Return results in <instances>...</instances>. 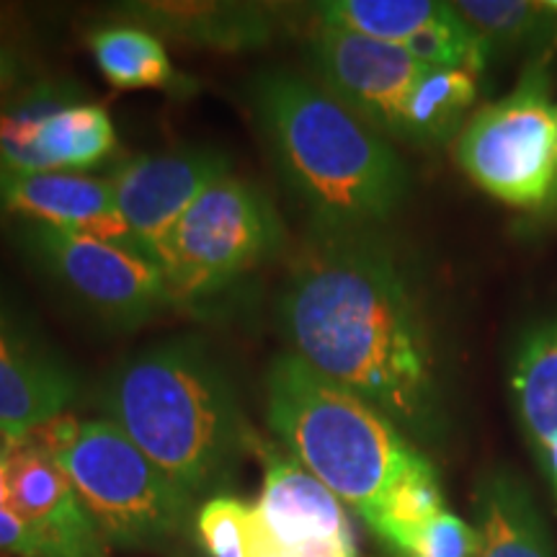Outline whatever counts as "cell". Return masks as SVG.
Returning <instances> with one entry per match:
<instances>
[{"mask_svg":"<svg viewBox=\"0 0 557 557\" xmlns=\"http://www.w3.org/2000/svg\"><path fill=\"white\" fill-rule=\"evenodd\" d=\"M292 354L398 429L438 426L436 359L410 287L372 233L312 230L278 297Z\"/></svg>","mask_w":557,"mask_h":557,"instance_id":"1","label":"cell"},{"mask_svg":"<svg viewBox=\"0 0 557 557\" xmlns=\"http://www.w3.org/2000/svg\"><path fill=\"white\" fill-rule=\"evenodd\" d=\"M248 99L284 184L315 230L372 233L398 212L408 194L398 152L318 81L269 67L250 83Z\"/></svg>","mask_w":557,"mask_h":557,"instance_id":"2","label":"cell"},{"mask_svg":"<svg viewBox=\"0 0 557 557\" xmlns=\"http://www.w3.org/2000/svg\"><path fill=\"white\" fill-rule=\"evenodd\" d=\"M99 408L189 496L225 485L253 447L238 389L199 336H176L116 364Z\"/></svg>","mask_w":557,"mask_h":557,"instance_id":"3","label":"cell"},{"mask_svg":"<svg viewBox=\"0 0 557 557\" xmlns=\"http://www.w3.org/2000/svg\"><path fill=\"white\" fill-rule=\"evenodd\" d=\"M267 421L289 455L361 517L423 457L382 410L292 351L269 367Z\"/></svg>","mask_w":557,"mask_h":557,"instance_id":"4","label":"cell"},{"mask_svg":"<svg viewBox=\"0 0 557 557\" xmlns=\"http://www.w3.org/2000/svg\"><path fill=\"white\" fill-rule=\"evenodd\" d=\"M34 434L58 459L109 545L150 549L181 534L191 496L109 418L75 421L65 413Z\"/></svg>","mask_w":557,"mask_h":557,"instance_id":"5","label":"cell"},{"mask_svg":"<svg viewBox=\"0 0 557 557\" xmlns=\"http://www.w3.org/2000/svg\"><path fill=\"white\" fill-rule=\"evenodd\" d=\"M284 246V225L259 186L222 176L158 240L152 261L163 271L171 305L218 302L256 274Z\"/></svg>","mask_w":557,"mask_h":557,"instance_id":"6","label":"cell"},{"mask_svg":"<svg viewBox=\"0 0 557 557\" xmlns=\"http://www.w3.org/2000/svg\"><path fill=\"white\" fill-rule=\"evenodd\" d=\"M11 235L70 308L103 329L137 331L171 305L163 271L135 248L52 225H13Z\"/></svg>","mask_w":557,"mask_h":557,"instance_id":"7","label":"cell"},{"mask_svg":"<svg viewBox=\"0 0 557 557\" xmlns=\"http://www.w3.org/2000/svg\"><path fill=\"white\" fill-rule=\"evenodd\" d=\"M457 160L480 189L513 207L553 205L557 186V107L549 75L532 62L517 88L465 124Z\"/></svg>","mask_w":557,"mask_h":557,"instance_id":"8","label":"cell"},{"mask_svg":"<svg viewBox=\"0 0 557 557\" xmlns=\"http://www.w3.org/2000/svg\"><path fill=\"white\" fill-rule=\"evenodd\" d=\"M3 478L5 504L37 542L39 557H107V540L34 431L3 436Z\"/></svg>","mask_w":557,"mask_h":557,"instance_id":"9","label":"cell"},{"mask_svg":"<svg viewBox=\"0 0 557 557\" xmlns=\"http://www.w3.org/2000/svg\"><path fill=\"white\" fill-rule=\"evenodd\" d=\"M227 173L230 158L207 145L135 156L114 165L109 184L132 246L152 259L158 240L194 199Z\"/></svg>","mask_w":557,"mask_h":557,"instance_id":"10","label":"cell"},{"mask_svg":"<svg viewBox=\"0 0 557 557\" xmlns=\"http://www.w3.org/2000/svg\"><path fill=\"white\" fill-rule=\"evenodd\" d=\"M310 62L320 86L380 135L393 137L408 90L429 70L400 47L333 26L312 34Z\"/></svg>","mask_w":557,"mask_h":557,"instance_id":"11","label":"cell"},{"mask_svg":"<svg viewBox=\"0 0 557 557\" xmlns=\"http://www.w3.org/2000/svg\"><path fill=\"white\" fill-rule=\"evenodd\" d=\"M320 26H333L400 47L426 67L483 70L491 50L451 3L436 0H329L318 3Z\"/></svg>","mask_w":557,"mask_h":557,"instance_id":"12","label":"cell"},{"mask_svg":"<svg viewBox=\"0 0 557 557\" xmlns=\"http://www.w3.org/2000/svg\"><path fill=\"white\" fill-rule=\"evenodd\" d=\"M81 395L78 372L0 287V431L26 434L65 416Z\"/></svg>","mask_w":557,"mask_h":557,"instance_id":"13","label":"cell"},{"mask_svg":"<svg viewBox=\"0 0 557 557\" xmlns=\"http://www.w3.org/2000/svg\"><path fill=\"white\" fill-rule=\"evenodd\" d=\"M267 475L256 511L278 557H359L344 500L295 457L263 451Z\"/></svg>","mask_w":557,"mask_h":557,"instance_id":"14","label":"cell"},{"mask_svg":"<svg viewBox=\"0 0 557 557\" xmlns=\"http://www.w3.org/2000/svg\"><path fill=\"white\" fill-rule=\"evenodd\" d=\"M114 16L158 37L220 52H246L271 45L287 11L276 3L238 0H137L114 5Z\"/></svg>","mask_w":557,"mask_h":557,"instance_id":"15","label":"cell"},{"mask_svg":"<svg viewBox=\"0 0 557 557\" xmlns=\"http://www.w3.org/2000/svg\"><path fill=\"white\" fill-rule=\"evenodd\" d=\"M0 218L13 220L16 225L81 230L101 240L135 248L116 214L109 178L86 173L0 176Z\"/></svg>","mask_w":557,"mask_h":557,"instance_id":"16","label":"cell"},{"mask_svg":"<svg viewBox=\"0 0 557 557\" xmlns=\"http://www.w3.org/2000/svg\"><path fill=\"white\" fill-rule=\"evenodd\" d=\"M86 45L109 86L120 90L163 88L173 96H191L197 81L184 78L171 65L163 39L145 26L116 21L88 32Z\"/></svg>","mask_w":557,"mask_h":557,"instance_id":"17","label":"cell"},{"mask_svg":"<svg viewBox=\"0 0 557 557\" xmlns=\"http://www.w3.org/2000/svg\"><path fill=\"white\" fill-rule=\"evenodd\" d=\"M88 90L67 75L47 73L0 101V176H29L39 171V135L45 122Z\"/></svg>","mask_w":557,"mask_h":557,"instance_id":"18","label":"cell"},{"mask_svg":"<svg viewBox=\"0 0 557 557\" xmlns=\"http://www.w3.org/2000/svg\"><path fill=\"white\" fill-rule=\"evenodd\" d=\"M478 513V557H555L545 521L519 480H487L480 487Z\"/></svg>","mask_w":557,"mask_h":557,"instance_id":"19","label":"cell"},{"mask_svg":"<svg viewBox=\"0 0 557 557\" xmlns=\"http://www.w3.org/2000/svg\"><path fill=\"white\" fill-rule=\"evenodd\" d=\"M116 129L103 103L88 96L60 107L39 135L41 173H83L114 158Z\"/></svg>","mask_w":557,"mask_h":557,"instance_id":"20","label":"cell"},{"mask_svg":"<svg viewBox=\"0 0 557 557\" xmlns=\"http://www.w3.org/2000/svg\"><path fill=\"white\" fill-rule=\"evenodd\" d=\"M475 78L465 70L429 67L403 101L398 135L416 145H444L465 129L475 101Z\"/></svg>","mask_w":557,"mask_h":557,"instance_id":"21","label":"cell"},{"mask_svg":"<svg viewBox=\"0 0 557 557\" xmlns=\"http://www.w3.org/2000/svg\"><path fill=\"white\" fill-rule=\"evenodd\" d=\"M511 398L537 449L557 442V320L540 325L519 346L511 367Z\"/></svg>","mask_w":557,"mask_h":557,"instance_id":"22","label":"cell"},{"mask_svg":"<svg viewBox=\"0 0 557 557\" xmlns=\"http://www.w3.org/2000/svg\"><path fill=\"white\" fill-rule=\"evenodd\" d=\"M442 511L447 508H444L436 470L426 457H421L398 483L389 487L385 498L369 517H364V521L395 553L408 534H413L418 527H423Z\"/></svg>","mask_w":557,"mask_h":557,"instance_id":"23","label":"cell"},{"mask_svg":"<svg viewBox=\"0 0 557 557\" xmlns=\"http://www.w3.org/2000/svg\"><path fill=\"white\" fill-rule=\"evenodd\" d=\"M451 5L487 50L534 45L549 37L557 24V13L547 3L529 0H457Z\"/></svg>","mask_w":557,"mask_h":557,"instance_id":"24","label":"cell"},{"mask_svg":"<svg viewBox=\"0 0 557 557\" xmlns=\"http://www.w3.org/2000/svg\"><path fill=\"white\" fill-rule=\"evenodd\" d=\"M197 529L209 557H253V504L233 496L209 498Z\"/></svg>","mask_w":557,"mask_h":557,"instance_id":"25","label":"cell"},{"mask_svg":"<svg viewBox=\"0 0 557 557\" xmlns=\"http://www.w3.org/2000/svg\"><path fill=\"white\" fill-rule=\"evenodd\" d=\"M480 532L455 513L442 511L438 517L418 527L395 549L400 557H478Z\"/></svg>","mask_w":557,"mask_h":557,"instance_id":"26","label":"cell"},{"mask_svg":"<svg viewBox=\"0 0 557 557\" xmlns=\"http://www.w3.org/2000/svg\"><path fill=\"white\" fill-rule=\"evenodd\" d=\"M47 18H50V13L37 9V5L0 0V41L37 50L41 37L50 29Z\"/></svg>","mask_w":557,"mask_h":557,"instance_id":"27","label":"cell"},{"mask_svg":"<svg viewBox=\"0 0 557 557\" xmlns=\"http://www.w3.org/2000/svg\"><path fill=\"white\" fill-rule=\"evenodd\" d=\"M41 75H47V67L37 50L0 41V101L9 99L11 94L29 86V83L39 81Z\"/></svg>","mask_w":557,"mask_h":557,"instance_id":"28","label":"cell"},{"mask_svg":"<svg viewBox=\"0 0 557 557\" xmlns=\"http://www.w3.org/2000/svg\"><path fill=\"white\" fill-rule=\"evenodd\" d=\"M3 431H0V553L13 557H39L37 542L26 532V527L13 517L5 504V478H3Z\"/></svg>","mask_w":557,"mask_h":557,"instance_id":"29","label":"cell"},{"mask_svg":"<svg viewBox=\"0 0 557 557\" xmlns=\"http://www.w3.org/2000/svg\"><path fill=\"white\" fill-rule=\"evenodd\" d=\"M542 459H545V468L549 472V478H553V485H555V496H557V442L547 444V447L540 449Z\"/></svg>","mask_w":557,"mask_h":557,"instance_id":"30","label":"cell"},{"mask_svg":"<svg viewBox=\"0 0 557 557\" xmlns=\"http://www.w3.org/2000/svg\"><path fill=\"white\" fill-rule=\"evenodd\" d=\"M545 3H547V9H549V11L557 13V0H545Z\"/></svg>","mask_w":557,"mask_h":557,"instance_id":"31","label":"cell"},{"mask_svg":"<svg viewBox=\"0 0 557 557\" xmlns=\"http://www.w3.org/2000/svg\"><path fill=\"white\" fill-rule=\"evenodd\" d=\"M553 205H557V186H555V197H553Z\"/></svg>","mask_w":557,"mask_h":557,"instance_id":"32","label":"cell"}]
</instances>
